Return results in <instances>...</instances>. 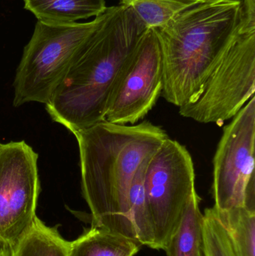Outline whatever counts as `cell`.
I'll list each match as a JSON object with an SVG mask.
<instances>
[{
  "mask_svg": "<svg viewBox=\"0 0 255 256\" xmlns=\"http://www.w3.org/2000/svg\"><path fill=\"white\" fill-rule=\"evenodd\" d=\"M73 134L91 226L137 240L129 212L130 186L139 167L169 138L166 130L149 121L130 126L104 120Z\"/></svg>",
  "mask_w": 255,
  "mask_h": 256,
  "instance_id": "obj_1",
  "label": "cell"
},
{
  "mask_svg": "<svg viewBox=\"0 0 255 256\" xmlns=\"http://www.w3.org/2000/svg\"><path fill=\"white\" fill-rule=\"evenodd\" d=\"M255 97L223 129L214 158L212 194L220 210L255 212Z\"/></svg>",
  "mask_w": 255,
  "mask_h": 256,
  "instance_id": "obj_7",
  "label": "cell"
},
{
  "mask_svg": "<svg viewBox=\"0 0 255 256\" xmlns=\"http://www.w3.org/2000/svg\"><path fill=\"white\" fill-rule=\"evenodd\" d=\"M255 28L239 31L195 102L179 108L184 118L223 126L255 96Z\"/></svg>",
  "mask_w": 255,
  "mask_h": 256,
  "instance_id": "obj_5",
  "label": "cell"
},
{
  "mask_svg": "<svg viewBox=\"0 0 255 256\" xmlns=\"http://www.w3.org/2000/svg\"><path fill=\"white\" fill-rule=\"evenodd\" d=\"M0 144H1V143H0Z\"/></svg>",
  "mask_w": 255,
  "mask_h": 256,
  "instance_id": "obj_21",
  "label": "cell"
},
{
  "mask_svg": "<svg viewBox=\"0 0 255 256\" xmlns=\"http://www.w3.org/2000/svg\"><path fill=\"white\" fill-rule=\"evenodd\" d=\"M199 256H204L203 252H202V251H201L200 254H199Z\"/></svg>",
  "mask_w": 255,
  "mask_h": 256,
  "instance_id": "obj_20",
  "label": "cell"
},
{
  "mask_svg": "<svg viewBox=\"0 0 255 256\" xmlns=\"http://www.w3.org/2000/svg\"><path fill=\"white\" fill-rule=\"evenodd\" d=\"M242 0H205L154 28L161 49V97L178 108L195 102L239 31Z\"/></svg>",
  "mask_w": 255,
  "mask_h": 256,
  "instance_id": "obj_3",
  "label": "cell"
},
{
  "mask_svg": "<svg viewBox=\"0 0 255 256\" xmlns=\"http://www.w3.org/2000/svg\"><path fill=\"white\" fill-rule=\"evenodd\" d=\"M215 209L230 237L235 256H255V212L244 207Z\"/></svg>",
  "mask_w": 255,
  "mask_h": 256,
  "instance_id": "obj_14",
  "label": "cell"
},
{
  "mask_svg": "<svg viewBox=\"0 0 255 256\" xmlns=\"http://www.w3.org/2000/svg\"><path fill=\"white\" fill-rule=\"evenodd\" d=\"M37 153L25 141L0 144V238L13 246L37 218Z\"/></svg>",
  "mask_w": 255,
  "mask_h": 256,
  "instance_id": "obj_8",
  "label": "cell"
},
{
  "mask_svg": "<svg viewBox=\"0 0 255 256\" xmlns=\"http://www.w3.org/2000/svg\"><path fill=\"white\" fill-rule=\"evenodd\" d=\"M205 0H120V4L131 9L147 28L164 26L180 12Z\"/></svg>",
  "mask_w": 255,
  "mask_h": 256,
  "instance_id": "obj_16",
  "label": "cell"
},
{
  "mask_svg": "<svg viewBox=\"0 0 255 256\" xmlns=\"http://www.w3.org/2000/svg\"><path fill=\"white\" fill-rule=\"evenodd\" d=\"M70 242L56 226L45 225L36 218L30 231L15 245L12 256H68Z\"/></svg>",
  "mask_w": 255,
  "mask_h": 256,
  "instance_id": "obj_13",
  "label": "cell"
},
{
  "mask_svg": "<svg viewBox=\"0 0 255 256\" xmlns=\"http://www.w3.org/2000/svg\"><path fill=\"white\" fill-rule=\"evenodd\" d=\"M141 246L137 240L91 226L70 242L68 256H134Z\"/></svg>",
  "mask_w": 255,
  "mask_h": 256,
  "instance_id": "obj_11",
  "label": "cell"
},
{
  "mask_svg": "<svg viewBox=\"0 0 255 256\" xmlns=\"http://www.w3.org/2000/svg\"><path fill=\"white\" fill-rule=\"evenodd\" d=\"M163 57L154 28H146L121 69L109 100L106 120L135 124L143 120L161 97Z\"/></svg>",
  "mask_w": 255,
  "mask_h": 256,
  "instance_id": "obj_9",
  "label": "cell"
},
{
  "mask_svg": "<svg viewBox=\"0 0 255 256\" xmlns=\"http://www.w3.org/2000/svg\"><path fill=\"white\" fill-rule=\"evenodd\" d=\"M13 245L0 238V256H13Z\"/></svg>",
  "mask_w": 255,
  "mask_h": 256,
  "instance_id": "obj_19",
  "label": "cell"
},
{
  "mask_svg": "<svg viewBox=\"0 0 255 256\" xmlns=\"http://www.w3.org/2000/svg\"><path fill=\"white\" fill-rule=\"evenodd\" d=\"M146 28L131 9L107 7L45 104L52 121L73 134L106 120L118 75Z\"/></svg>",
  "mask_w": 255,
  "mask_h": 256,
  "instance_id": "obj_2",
  "label": "cell"
},
{
  "mask_svg": "<svg viewBox=\"0 0 255 256\" xmlns=\"http://www.w3.org/2000/svg\"><path fill=\"white\" fill-rule=\"evenodd\" d=\"M103 14L87 22L37 21L16 69L13 106L30 102L48 103L73 57L101 22Z\"/></svg>",
  "mask_w": 255,
  "mask_h": 256,
  "instance_id": "obj_4",
  "label": "cell"
},
{
  "mask_svg": "<svg viewBox=\"0 0 255 256\" xmlns=\"http://www.w3.org/2000/svg\"><path fill=\"white\" fill-rule=\"evenodd\" d=\"M242 22L247 28H255V0H242Z\"/></svg>",
  "mask_w": 255,
  "mask_h": 256,
  "instance_id": "obj_18",
  "label": "cell"
},
{
  "mask_svg": "<svg viewBox=\"0 0 255 256\" xmlns=\"http://www.w3.org/2000/svg\"><path fill=\"white\" fill-rule=\"evenodd\" d=\"M202 252L204 256H236L230 237L214 207L205 209L203 214Z\"/></svg>",
  "mask_w": 255,
  "mask_h": 256,
  "instance_id": "obj_17",
  "label": "cell"
},
{
  "mask_svg": "<svg viewBox=\"0 0 255 256\" xmlns=\"http://www.w3.org/2000/svg\"><path fill=\"white\" fill-rule=\"evenodd\" d=\"M24 8L42 22L72 24L99 16L107 7L106 0H23Z\"/></svg>",
  "mask_w": 255,
  "mask_h": 256,
  "instance_id": "obj_10",
  "label": "cell"
},
{
  "mask_svg": "<svg viewBox=\"0 0 255 256\" xmlns=\"http://www.w3.org/2000/svg\"><path fill=\"white\" fill-rule=\"evenodd\" d=\"M197 192L190 197L176 232L165 252L167 256H199L202 250L203 214Z\"/></svg>",
  "mask_w": 255,
  "mask_h": 256,
  "instance_id": "obj_12",
  "label": "cell"
},
{
  "mask_svg": "<svg viewBox=\"0 0 255 256\" xmlns=\"http://www.w3.org/2000/svg\"><path fill=\"white\" fill-rule=\"evenodd\" d=\"M145 195L154 227V250H165L196 190V173L185 146L168 138L148 159Z\"/></svg>",
  "mask_w": 255,
  "mask_h": 256,
  "instance_id": "obj_6",
  "label": "cell"
},
{
  "mask_svg": "<svg viewBox=\"0 0 255 256\" xmlns=\"http://www.w3.org/2000/svg\"><path fill=\"white\" fill-rule=\"evenodd\" d=\"M148 159L139 167L130 186L129 212L138 242L142 246L154 249V227L148 210L144 185Z\"/></svg>",
  "mask_w": 255,
  "mask_h": 256,
  "instance_id": "obj_15",
  "label": "cell"
}]
</instances>
